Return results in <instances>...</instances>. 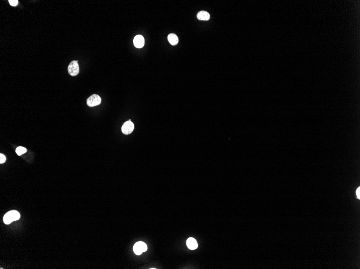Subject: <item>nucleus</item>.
I'll list each match as a JSON object with an SVG mask.
<instances>
[{"label": "nucleus", "instance_id": "f257e3e1", "mask_svg": "<svg viewBox=\"0 0 360 269\" xmlns=\"http://www.w3.org/2000/svg\"><path fill=\"white\" fill-rule=\"evenodd\" d=\"M20 218V214L16 211H11L7 212L3 217V222L6 225L11 224L14 221L18 220Z\"/></svg>", "mask_w": 360, "mask_h": 269}, {"label": "nucleus", "instance_id": "9b49d317", "mask_svg": "<svg viewBox=\"0 0 360 269\" xmlns=\"http://www.w3.org/2000/svg\"><path fill=\"white\" fill-rule=\"evenodd\" d=\"M9 2L12 6H15L17 5L18 1L17 0H9Z\"/></svg>", "mask_w": 360, "mask_h": 269}, {"label": "nucleus", "instance_id": "6e6552de", "mask_svg": "<svg viewBox=\"0 0 360 269\" xmlns=\"http://www.w3.org/2000/svg\"><path fill=\"white\" fill-rule=\"evenodd\" d=\"M210 14L205 11H201L197 14V18L202 21H207L210 19Z\"/></svg>", "mask_w": 360, "mask_h": 269}, {"label": "nucleus", "instance_id": "1a4fd4ad", "mask_svg": "<svg viewBox=\"0 0 360 269\" xmlns=\"http://www.w3.org/2000/svg\"><path fill=\"white\" fill-rule=\"evenodd\" d=\"M168 40L169 43L172 45H176L179 42L178 37L174 33H171L168 35Z\"/></svg>", "mask_w": 360, "mask_h": 269}, {"label": "nucleus", "instance_id": "20e7f679", "mask_svg": "<svg viewBox=\"0 0 360 269\" xmlns=\"http://www.w3.org/2000/svg\"><path fill=\"white\" fill-rule=\"evenodd\" d=\"M147 250L146 244L143 242H138L136 243L133 247V251L135 254L137 255H140L143 252H145Z\"/></svg>", "mask_w": 360, "mask_h": 269}, {"label": "nucleus", "instance_id": "ddd939ff", "mask_svg": "<svg viewBox=\"0 0 360 269\" xmlns=\"http://www.w3.org/2000/svg\"><path fill=\"white\" fill-rule=\"evenodd\" d=\"M356 196H357V198H359V199H360V187H359V188H358V189H357V190H356Z\"/></svg>", "mask_w": 360, "mask_h": 269}, {"label": "nucleus", "instance_id": "f8f14e48", "mask_svg": "<svg viewBox=\"0 0 360 269\" xmlns=\"http://www.w3.org/2000/svg\"><path fill=\"white\" fill-rule=\"evenodd\" d=\"M6 161V157L3 154H0V163L2 164L4 163Z\"/></svg>", "mask_w": 360, "mask_h": 269}, {"label": "nucleus", "instance_id": "9d476101", "mask_svg": "<svg viewBox=\"0 0 360 269\" xmlns=\"http://www.w3.org/2000/svg\"><path fill=\"white\" fill-rule=\"evenodd\" d=\"M26 152H27V149L22 146L18 147L16 149V153L18 156H21L22 155L25 153Z\"/></svg>", "mask_w": 360, "mask_h": 269}, {"label": "nucleus", "instance_id": "7ed1b4c3", "mask_svg": "<svg viewBox=\"0 0 360 269\" xmlns=\"http://www.w3.org/2000/svg\"><path fill=\"white\" fill-rule=\"evenodd\" d=\"M101 102V97L96 94H93L88 98L87 100L86 103L88 106L90 107L97 106L99 105Z\"/></svg>", "mask_w": 360, "mask_h": 269}, {"label": "nucleus", "instance_id": "39448f33", "mask_svg": "<svg viewBox=\"0 0 360 269\" xmlns=\"http://www.w3.org/2000/svg\"><path fill=\"white\" fill-rule=\"evenodd\" d=\"M134 128V125L131 121H127L122 125L121 131L125 135L129 134L133 131Z\"/></svg>", "mask_w": 360, "mask_h": 269}, {"label": "nucleus", "instance_id": "0eeeda50", "mask_svg": "<svg viewBox=\"0 0 360 269\" xmlns=\"http://www.w3.org/2000/svg\"><path fill=\"white\" fill-rule=\"evenodd\" d=\"M187 245L190 250H195L198 247L197 242L195 239L190 237L187 241Z\"/></svg>", "mask_w": 360, "mask_h": 269}, {"label": "nucleus", "instance_id": "423d86ee", "mask_svg": "<svg viewBox=\"0 0 360 269\" xmlns=\"http://www.w3.org/2000/svg\"><path fill=\"white\" fill-rule=\"evenodd\" d=\"M133 43L135 47L137 48L141 49L145 45V39L144 37L141 35L136 36L133 39Z\"/></svg>", "mask_w": 360, "mask_h": 269}, {"label": "nucleus", "instance_id": "f03ea898", "mask_svg": "<svg viewBox=\"0 0 360 269\" xmlns=\"http://www.w3.org/2000/svg\"><path fill=\"white\" fill-rule=\"evenodd\" d=\"M68 72L70 75L75 76L80 73V66L78 61H72L68 66Z\"/></svg>", "mask_w": 360, "mask_h": 269}]
</instances>
